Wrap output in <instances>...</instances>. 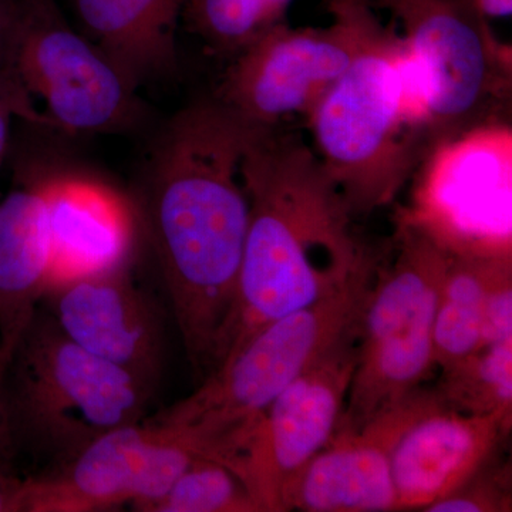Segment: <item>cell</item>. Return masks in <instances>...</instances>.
<instances>
[{
    "label": "cell",
    "instance_id": "cell-23",
    "mask_svg": "<svg viewBox=\"0 0 512 512\" xmlns=\"http://www.w3.org/2000/svg\"><path fill=\"white\" fill-rule=\"evenodd\" d=\"M510 461L495 454L453 493L426 508V512H510L512 481Z\"/></svg>",
    "mask_w": 512,
    "mask_h": 512
},
{
    "label": "cell",
    "instance_id": "cell-2",
    "mask_svg": "<svg viewBox=\"0 0 512 512\" xmlns=\"http://www.w3.org/2000/svg\"><path fill=\"white\" fill-rule=\"evenodd\" d=\"M244 183L247 238L212 372L272 320L338 291L375 256L357 238L355 215L303 141L262 128L245 157Z\"/></svg>",
    "mask_w": 512,
    "mask_h": 512
},
{
    "label": "cell",
    "instance_id": "cell-16",
    "mask_svg": "<svg viewBox=\"0 0 512 512\" xmlns=\"http://www.w3.org/2000/svg\"><path fill=\"white\" fill-rule=\"evenodd\" d=\"M286 511H399L389 448L375 420L356 433L336 431L289 484Z\"/></svg>",
    "mask_w": 512,
    "mask_h": 512
},
{
    "label": "cell",
    "instance_id": "cell-6",
    "mask_svg": "<svg viewBox=\"0 0 512 512\" xmlns=\"http://www.w3.org/2000/svg\"><path fill=\"white\" fill-rule=\"evenodd\" d=\"M396 254L377 265L359 322L357 362L338 430L360 431L433 369V328L450 251L404 215ZM336 430V431H338Z\"/></svg>",
    "mask_w": 512,
    "mask_h": 512
},
{
    "label": "cell",
    "instance_id": "cell-4",
    "mask_svg": "<svg viewBox=\"0 0 512 512\" xmlns=\"http://www.w3.org/2000/svg\"><path fill=\"white\" fill-rule=\"evenodd\" d=\"M379 258L373 256L338 291L272 320L181 402L151 419L218 458L244 439L261 414L356 322Z\"/></svg>",
    "mask_w": 512,
    "mask_h": 512
},
{
    "label": "cell",
    "instance_id": "cell-12",
    "mask_svg": "<svg viewBox=\"0 0 512 512\" xmlns=\"http://www.w3.org/2000/svg\"><path fill=\"white\" fill-rule=\"evenodd\" d=\"M419 165L420 202L406 215L447 248H511L510 126L468 127L433 144Z\"/></svg>",
    "mask_w": 512,
    "mask_h": 512
},
{
    "label": "cell",
    "instance_id": "cell-19",
    "mask_svg": "<svg viewBox=\"0 0 512 512\" xmlns=\"http://www.w3.org/2000/svg\"><path fill=\"white\" fill-rule=\"evenodd\" d=\"M433 328V363L441 372L483 348L485 295L511 248H448Z\"/></svg>",
    "mask_w": 512,
    "mask_h": 512
},
{
    "label": "cell",
    "instance_id": "cell-18",
    "mask_svg": "<svg viewBox=\"0 0 512 512\" xmlns=\"http://www.w3.org/2000/svg\"><path fill=\"white\" fill-rule=\"evenodd\" d=\"M188 0H74L84 32L136 90L177 63L175 28Z\"/></svg>",
    "mask_w": 512,
    "mask_h": 512
},
{
    "label": "cell",
    "instance_id": "cell-13",
    "mask_svg": "<svg viewBox=\"0 0 512 512\" xmlns=\"http://www.w3.org/2000/svg\"><path fill=\"white\" fill-rule=\"evenodd\" d=\"M373 419L389 448L399 511H424L453 493L498 454L512 427L495 414L458 412L421 386Z\"/></svg>",
    "mask_w": 512,
    "mask_h": 512
},
{
    "label": "cell",
    "instance_id": "cell-29",
    "mask_svg": "<svg viewBox=\"0 0 512 512\" xmlns=\"http://www.w3.org/2000/svg\"><path fill=\"white\" fill-rule=\"evenodd\" d=\"M471 3L485 20L511 18L512 0H471Z\"/></svg>",
    "mask_w": 512,
    "mask_h": 512
},
{
    "label": "cell",
    "instance_id": "cell-30",
    "mask_svg": "<svg viewBox=\"0 0 512 512\" xmlns=\"http://www.w3.org/2000/svg\"><path fill=\"white\" fill-rule=\"evenodd\" d=\"M18 2H22V3H33V2H40V0H18Z\"/></svg>",
    "mask_w": 512,
    "mask_h": 512
},
{
    "label": "cell",
    "instance_id": "cell-11",
    "mask_svg": "<svg viewBox=\"0 0 512 512\" xmlns=\"http://www.w3.org/2000/svg\"><path fill=\"white\" fill-rule=\"evenodd\" d=\"M200 454L141 421L103 434L55 471L22 480L19 512H93L131 504L148 511Z\"/></svg>",
    "mask_w": 512,
    "mask_h": 512
},
{
    "label": "cell",
    "instance_id": "cell-5",
    "mask_svg": "<svg viewBox=\"0 0 512 512\" xmlns=\"http://www.w3.org/2000/svg\"><path fill=\"white\" fill-rule=\"evenodd\" d=\"M16 443L63 464L120 427L141 423L153 390L87 352L37 309L3 375Z\"/></svg>",
    "mask_w": 512,
    "mask_h": 512
},
{
    "label": "cell",
    "instance_id": "cell-14",
    "mask_svg": "<svg viewBox=\"0 0 512 512\" xmlns=\"http://www.w3.org/2000/svg\"><path fill=\"white\" fill-rule=\"evenodd\" d=\"M40 305L80 348L123 367L154 389L163 330L153 303L133 284L128 269L53 286Z\"/></svg>",
    "mask_w": 512,
    "mask_h": 512
},
{
    "label": "cell",
    "instance_id": "cell-25",
    "mask_svg": "<svg viewBox=\"0 0 512 512\" xmlns=\"http://www.w3.org/2000/svg\"><path fill=\"white\" fill-rule=\"evenodd\" d=\"M13 116L46 124V120L33 109L29 94L23 89L15 70L8 63L0 80V168L8 153L10 120Z\"/></svg>",
    "mask_w": 512,
    "mask_h": 512
},
{
    "label": "cell",
    "instance_id": "cell-20",
    "mask_svg": "<svg viewBox=\"0 0 512 512\" xmlns=\"http://www.w3.org/2000/svg\"><path fill=\"white\" fill-rule=\"evenodd\" d=\"M436 390L458 412L512 421V340L484 346L443 370Z\"/></svg>",
    "mask_w": 512,
    "mask_h": 512
},
{
    "label": "cell",
    "instance_id": "cell-15",
    "mask_svg": "<svg viewBox=\"0 0 512 512\" xmlns=\"http://www.w3.org/2000/svg\"><path fill=\"white\" fill-rule=\"evenodd\" d=\"M33 183L45 201L49 222V289L128 269L136 248L138 212L126 195L82 174H57Z\"/></svg>",
    "mask_w": 512,
    "mask_h": 512
},
{
    "label": "cell",
    "instance_id": "cell-28",
    "mask_svg": "<svg viewBox=\"0 0 512 512\" xmlns=\"http://www.w3.org/2000/svg\"><path fill=\"white\" fill-rule=\"evenodd\" d=\"M20 485L22 480L0 467V512H19Z\"/></svg>",
    "mask_w": 512,
    "mask_h": 512
},
{
    "label": "cell",
    "instance_id": "cell-3",
    "mask_svg": "<svg viewBox=\"0 0 512 512\" xmlns=\"http://www.w3.org/2000/svg\"><path fill=\"white\" fill-rule=\"evenodd\" d=\"M313 151L352 214L396 200L433 146L402 37L386 32L308 116Z\"/></svg>",
    "mask_w": 512,
    "mask_h": 512
},
{
    "label": "cell",
    "instance_id": "cell-10",
    "mask_svg": "<svg viewBox=\"0 0 512 512\" xmlns=\"http://www.w3.org/2000/svg\"><path fill=\"white\" fill-rule=\"evenodd\" d=\"M359 322L269 404L229 460L262 512H284L293 478L335 436L355 372Z\"/></svg>",
    "mask_w": 512,
    "mask_h": 512
},
{
    "label": "cell",
    "instance_id": "cell-24",
    "mask_svg": "<svg viewBox=\"0 0 512 512\" xmlns=\"http://www.w3.org/2000/svg\"><path fill=\"white\" fill-rule=\"evenodd\" d=\"M512 340V265L511 255L495 268L483 311V348Z\"/></svg>",
    "mask_w": 512,
    "mask_h": 512
},
{
    "label": "cell",
    "instance_id": "cell-1",
    "mask_svg": "<svg viewBox=\"0 0 512 512\" xmlns=\"http://www.w3.org/2000/svg\"><path fill=\"white\" fill-rule=\"evenodd\" d=\"M262 128L220 100L201 101L175 114L151 154L144 220L201 379L237 296L249 220L244 161Z\"/></svg>",
    "mask_w": 512,
    "mask_h": 512
},
{
    "label": "cell",
    "instance_id": "cell-21",
    "mask_svg": "<svg viewBox=\"0 0 512 512\" xmlns=\"http://www.w3.org/2000/svg\"><path fill=\"white\" fill-rule=\"evenodd\" d=\"M293 0H188L191 22L210 45L239 53L284 23Z\"/></svg>",
    "mask_w": 512,
    "mask_h": 512
},
{
    "label": "cell",
    "instance_id": "cell-22",
    "mask_svg": "<svg viewBox=\"0 0 512 512\" xmlns=\"http://www.w3.org/2000/svg\"><path fill=\"white\" fill-rule=\"evenodd\" d=\"M150 512H262L247 484L208 457H197Z\"/></svg>",
    "mask_w": 512,
    "mask_h": 512
},
{
    "label": "cell",
    "instance_id": "cell-26",
    "mask_svg": "<svg viewBox=\"0 0 512 512\" xmlns=\"http://www.w3.org/2000/svg\"><path fill=\"white\" fill-rule=\"evenodd\" d=\"M3 375L0 370V467L8 468L10 458L16 448L15 433L10 421L8 404H6L5 390H3Z\"/></svg>",
    "mask_w": 512,
    "mask_h": 512
},
{
    "label": "cell",
    "instance_id": "cell-9",
    "mask_svg": "<svg viewBox=\"0 0 512 512\" xmlns=\"http://www.w3.org/2000/svg\"><path fill=\"white\" fill-rule=\"evenodd\" d=\"M8 56L26 93L45 103L52 126L109 133L137 119L136 90L89 37L69 26L55 0L26 3Z\"/></svg>",
    "mask_w": 512,
    "mask_h": 512
},
{
    "label": "cell",
    "instance_id": "cell-17",
    "mask_svg": "<svg viewBox=\"0 0 512 512\" xmlns=\"http://www.w3.org/2000/svg\"><path fill=\"white\" fill-rule=\"evenodd\" d=\"M52 247L45 201L33 181L0 201V370L6 372L20 339L50 285Z\"/></svg>",
    "mask_w": 512,
    "mask_h": 512
},
{
    "label": "cell",
    "instance_id": "cell-27",
    "mask_svg": "<svg viewBox=\"0 0 512 512\" xmlns=\"http://www.w3.org/2000/svg\"><path fill=\"white\" fill-rule=\"evenodd\" d=\"M26 3L18 0H0V52L8 49Z\"/></svg>",
    "mask_w": 512,
    "mask_h": 512
},
{
    "label": "cell",
    "instance_id": "cell-8",
    "mask_svg": "<svg viewBox=\"0 0 512 512\" xmlns=\"http://www.w3.org/2000/svg\"><path fill=\"white\" fill-rule=\"evenodd\" d=\"M402 22L423 84L433 143L468 127L491 97L507 93L511 59L471 0H382Z\"/></svg>",
    "mask_w": 512,
    "mask_h": 512
},
{
    "label": "cell",
    "instance_id": "cell-7",
    "mask_svg": "<svg viewBox=\"0 0 512 512\" xmlns=\"http://www.w3.org/2000/svg\"><path fill=\"white\" fill-rule=\"evenodd\" d=\"M328 28L269 30L238 53L221 87L222 103L244 119L275 127L308 117L357 57L387 32L365 0H330Z\"/></svg>",
    "mask_w": 512,
    "mask_h": 512
}]
</instances>
